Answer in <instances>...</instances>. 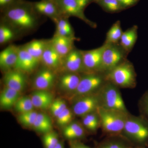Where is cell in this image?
I'll list each match as a JSON object with an SVG mask.
<instances>
[{
  "label": "cell",
  "instance_id": "cell-32",
  "mask_svg": "<svg viewBox=\"0 0 148 148\" xmlns=\"http://www.w3.org/2000/svg\"><path fill=\"white\" fill-rule=\"evenodd\" d=\"M15 110L20 114L34 110V108L31 98L23 97L19 98L14 105Z\"/></svg>",
  "mask_w": 148,
  "mask_h": 148
},
{
  "label": "cell",
  "instance_id": "cell-11",
  "mask_svg": "<svg viewBox=\"0 0 148 148\" xmlns=\"http://www.w3.org/2000/svg\"><path fill=\"white\" fill-rule=\"evenodd\" d=\"M63 66L66 72L79 74L85 73L82 50L75 47L63 58Z\"/></svg>",
  "mask_w": 148,
  "mask_h": 148
},
{
  "label": "cell",
  "instance_id": "cell-25",
  "mask_svg": "<svg viewBox=\"0 0 148 148\" xmlns=\"http://www.w3.org/2000/svg\"><path fill=\"white\" fill-rule=\"evenodd\" d=\"M56 25L54 35L75 38V32L68 18L61 16L53 21Z\"/></svg>",
  "mask_w": 148,
  "mask_h": 148
},
{
  "label": "cell",
  "instance_id": "cell-5",
  "mask_svg": "<svg viewBox=\"0 0 148 148\" xmlns=\"http://www.w3.org/2000/svg\"><path fill=\"white\" fill-rule=\"evenodd\" d=\"M119 88L106 81L98 91L101 107L105 109L129 112Z\"/></svg>",
  "mask_w": 148,
  "mask_h": 148
},
{
  "label": "cell",
  "instance_id": "cell-30",
  "mask_svg": "<svg viewBox=\"0 0 148 148\" xmlns=\"http://www.w3.org/2000/svg\"><path fill=\"white\" fill-rule=\"evenodd\" d=\"M16 30L6 23L2 24L0 26V44H5L16 38Z\"/></svg>",
  "mask_w": 148,
  "mask_h": 148
},
{
  "label": "cell",
  "instance_id": "cell-23",
  "mask_svg": "<svg viewBox=\"0 0 148 148\" xmlns=\"http://www.w3.org/2000/svg\"><path fill=\"white\" fill-rule=\"evenodd\" d=\"M31 99L34 107L41 110L47 108L53 102V96L47 90H36L32 94Z\"/></svg>",
  "mask_w": 148,
  "mask_h": 148
},
{
  "label": "cell",
  "instance_id": "cell-29",
  "mask_svg": "<svg viewBox=\"0 0 148 148\" xmlns=\"http://www.w3.org/2000/svg\"><path fill=\"white\" fill-rule=\"evenodd\" d=\"M123 32L119 20L116 21L110 28L106 34V40L104 43L106 44H118Z\"/></svg>",
  "mask_w": 148,
  "mask_h": 148
},
{
  "label": "cell",
  "instance_id": "cell-35",
  "mask_svg": "<svg viewBox=\"0 0 148 148\" xmlns=\"http://www.w3.org/2000/svg\"><path fill=\"white\" fill-rule=\"evenodd\" d=\"M140 116L148 121V89L144 92L138 101Z\"/></svg>",
  "mask_w": 148,
  "mask_h": 148
},
{
  "label": "cell",
  "instance_id": "cell-16",
  "mask_svg": "<svg viewBox=\"0 0 148 148\" xmlns=\"http://www.w3.org/2000/svg\"><path fill=\"white\" fill-rule=\"evenodd\" d=\"M18 47L10 45L6 47L0 53V67L1 69L8 71L14 68L18 56Z\"/></svg>",
  "mask_w": 148,
  "mask_h": 148
},
{
  "label": "cell",
  "instance_id": "cell-19",
  "mask_svg": "<svg viewBox=\"0 0 148 148\" xmlns=\"http://www.w3.org/2000/svg\"><path fill=\"white\" fill-rule=\"evenodd\" d=\"M63 134L64 137L70 141H80L85 137L86 131L82 124L73 121L65 126Z\"/></svg>",
  "mask_w": 148,
  "mask_h": 148
},
{
  "label": "cell",
  "instance_id": "cell-45",
  "mask_svg": "<svg viewBox=\"0 0 148 148\" xmlns=\"http://www.w3.org/2000/svg\"><path fill=\"white\" fill-rule=\"evenodd\" d=\"M147 148H148V145L147 146Z\"/></svg>",
  "mask_w": 148,
  "mask_h": 148
},
{
  "label": "cell",
  "instance_id": "cell-24",
  "mask_svg": "<svg viewBox=\"0 0 148 148\" xmlns=\"http://www.w3.org/2000/svg\"><path fill=\"white\" fill-rule=\"evenodd\" d=\"M19 95L20 92L5 86L0 95L1 106L5 109L11 108L19 99Z\"/></svg>",
  "mask_w": 148,
  "mask_h": 148
},
{
  "label": "cell",
  "instance_id": "cell-4",
  "mask_svg": "<svg viewBox=\"0 0 148 148\" xmlns=\"http://www.w3.org/2000/svg\"><path fill=\"white\" fill-rule=\"evenodd\" d=\"M105 75L106 81L119 88L132 89L137 85V74L133 64L127 59Z\"/></svg>",
  "mask_w": 148,
  "mask_h": 148
},
{
  "label": "cell",
  "instance_id": "cell-7",
  "mask_svg": "<svg viewBox=\"0 0 148 148\" xmlns=\"http://www.w3.org/2000/svg\"><path fill=\"white\" fill-rule=\"evenodd\" d=\"M105 44V43H104ZM102 58L101 73H107L127 59L128 53L118 44H106Z\"/></svg>",
  "mask_w": 148,
  "mask_h": 148
},
{
  "label": "cell",
  "instance_id": "cell-36",
  "mask_svg": "<svg viewBox=\"0 0 148 148\" xmlns=\"http://www.w3.org/2000/svg\"><path fill=\"white\" fill-rule=\"evenodd\" d=\"M74 114L73 111L67 108L56 117L57 123L61 126L68 125L73 121Z\"/></svg>",
  "mask_w": 148,
  "mask_h": 148
},
{
  "label": "cell",
  "instance_id": "cell-1",
  "mask_svg": "<svg viewBox=\"0 0 148 148\" xmlns=\"http://www.w3.org/2000/svg\"><path fill=\"white\" fill-rule=\"evenodd\" d=\"M2 12L4 22L16 32H30L38 26L39 14L32 2L16 0Z\"/></svg>",
  "mask_w": 148,
  "mask_h": 148
},
{
  "label": "cell",
  "instance_id": "cell-20",
  "mask_svg": "<svg viewBox=\"0 0 148 148\" xmlns=\"http://www.w3.org/2000/svg\"><path fill=\"white\" fill-rule=\"evenodd\" d=\"M81 77L80 74L66 72L59 78V86L62 90L73 93L77 89Z\"/></svg>",
  "mask_w": 148,
  "mask_h": 148
},
{
  "label": "cell",
  "instance_id": "cell-28",
  "mask_svg": "<svg viewBox=\"0 0 148 148\" xmlns=\"http://www.w3.org/2000/svg\"><path fill=\"white\" fill-rule=\"evenodd\" d=\"M82 118L83 125L89 132L95 133L101 127V121L97 111L88 114Z\"/></svg>",
  "mask_w": 148,
  "mask_h": 148
},
{
  "label": "cell",
  "instance_id": "cell-18",
  "mask_svg": "<svg viewBox=\"0 0 148 148\" xmlns=\"http://www.w3.org/2000/svg\"><path fill=\"white\" fill-rule=\"evenodd\" d=\"M41 61L47 67L53 71L63 66V58L53 47L50 40L43 53Z\"/></svg>",
  "mask_w": 148,
  "mask_h": 148
},
{
  "label": "cell",
  "instance_id": "cell-39",
  "mask_svg": "<svg viewBox=\"0 0 148 148\" xmlns=\"http://www.w3.org/2000/svg\"><path fill=\"white\" fill-rule=\"evenodd\" d=\"M70 148H91L86 145L80 141H70Z\"/></svg>",
  "mask_w": 148,
  "mask_h": 148
},
{
  "label": "cell",
  "instance_id": "cell-37",
  "mask_svg": "<svg viewBox=\"0 0 148 148\" xmlns=\"http://www.w3.org/2000/svg\"><path fill=\"white\" fill-rule=\"evenodd\" d=\"M67 108V105L65 102L61 99L53 101L49 107L51 112L53 116L56 117Z\"/></svg>",
  "mask_w": 148,
  "mask_h": 148
},
{
  "label": "cell",
  "instance_id": "cell-2",
  "mask_svg": "<svg viewBox=\"0 0 148 148\" xmlns=\"http://www.w3.org/2000/svg\"><path fill=\"white\" fill-rule=\"evenodd\" d=\"M121 135L133 147L148 145V121L141 116L128 115Z\"/></svg>",
  "mask_w": 148,
  "mask_h": 148
},
{
  "label": "cell",
  "instance_id": "cell-40",
  "mask_svg": "<svg viewBox=\"0 0 148 148\" xmlns=\"http://www.w3.org/2000/svg\"><path fill=\"white\" fill-rule=\"evenodd\" d=\"M16 1V0H0L1 10L3 11Z\"/></svg>",
  "mask_w": 148,
  "mask_h": 148
},
{
  "label": "cell",
  "instance_id": "cell-33",
  "mask_svg": "<svg viewBox=\"0 0 148 148\" xmlns=\"http://www.w3.org/2000/svg\"><path fill=\"white\" fill-rule=\"evenodd\" d=\"M42 141L44 148H54L60 141L58 134L52 131L43 135Z\"/></svg>",
  "mask_w": 148,
  "mask_h": 148
},
{
  "label": "cell",
  "instance_id": "cell-8",
  "mask_svg": "<svg viewBox=\"0 0 148 148\" xmlns=\"http://www.w3.org/2000/svg\"><path fill=\"white\" fill-rule=\"evenodd\" d=\"M98 91L75 98L72 108L75 115L82 117L98 110L101 107Z\"/></svg>",
  "mask_w": 148,
  "mask_h": 148
},
{
  "label": "cell",
  "instance_id": "cell-6",
  "mask_svg": "<svg viewBox=\"0 0 148 148\" xmlns=\"http://www.w3.org/2000/svg\"><path fill=\"white\" fill-rule=\"evenodd\" d=\"M106 82L105 75L101 73H84L77 89L72 93L73 99L98 92Z\"/></svg>",
  "mask_w": 148,
  "mask_h": 148
},
{
  "label": "cell",
  "instance_id": "cell-46",
  "mask_svg": "<svg viewBox=\"0 0 148 148\" xmlns=\"http://www.w3.org/2000/svg\"><path fill=\"white\" fill-rule=\"evenodd\" d=\"M132 147H130V148H132Z\"/></svg>",
  "mask_w": 148,
  "mask_h": 148
},
{
  "label": "cell",
  "instance_id": "cell-13",
  "mask_svg": "<svg viewBox=\"0 0 148 148\" xmlns=\"http://www.w3.org/2000/svg\"><path fill=\"white\" fill-rule=\"evenodd\" d=\"M56 79V75L53 70L46 67L40 70L36 75L34 86L38 90H47L53 86Z\"/></svg>",
  "mask_w": 148,
  "mask_h": 148
},
{
  "label": "cell",
  "instance_id": "cell-10",
  "mask_svg": "<svg viewBox=\"0 0 148 148\" xmlns=\"http://www.w3.org/2000/svg\"><path fill=\"white\" fill-rule=\"evenodd\" d=\"M106 47L104 43L100 47L92 50H82L85 73H101L103 54Z\"/></svg>",
  "mask_w": 148,
  "mask_h": 148
},
{
  "label": "cell",
  "instance_id": "cell-42",
  "mask_svg": "<svg viewBox=\"0 0 148 148\" xmlns=\"http://www.w3.org/2000/svg\"><path fill=\"white\" fill-rule=\"evenodd\" d=\"M54 148H65L64 143L61 141H59V143H58Z\"/></svg>",
  "mask_w": 148,
  "mask_h": 148
},
{
  "label": "cell",
  "instance_id": "cell-15",
  "mask_svg": "<svg viewBox=\"0 0 148 148\" xmlns=\"http://www.w3.org/2000/svg\"><path fill=\"white\" fill-rule=\"evenodd\" d=\"M6 86L21 92L24 90L27 80L23 72L14 69L8 71L4 77Z\"/></svg>",
  "mask_w": 148,
  "mask_h": 148
},
{
  "label": "cell",
  "instance_id": "cell-26",
  "mask_svg": "<svg viewBox=\"0 0 148 148\" xmlns=\"http://www.w3.org/2000/svg\"><path fill=\"white\" fill-rule=\"evenodd\" d=\"M132 145L121 135L107 137L97 148H129Z\"/></svg>",
  "mask_w": 148,
  "mask_h": 148
},
{
  "label": "cell",
  "instance_id": "cell-3",
  "mask_svg": "<svg viewBox=\"0 0 148 148\" xmlns=\"http://www.w3.org/2000/svg\"><path fill=\"white\" fill-rule=\"evenodd\" d=\"M97 112L104 135L107 137L121 135L129 112L107 110L101 107Z\"/></svg>",
  "mask_w": 148,
  "mask_h": 148
},
{
  "label": "cell",
  "instance_id": "cell-21",
  "mask_svg": "<svg viewBox=\"0 0 148 148\" xmlns=\"http://www.w3.org/2000/svg\"><path fill=\"white\" fill-rule=\"evenodd\" d=\"M138 38V27L134 25L123 32L119 45L127 53H129L134 47Z\"/></svg>",
  "mask_w": 148,
  "mask_h": 148
},
{
  "label": "cell",
  "instance_id": "cell-14",
  "mask_svg": "<svg viewBox=\"0 0 148 148\" xmlns=\"http://www.w3.org/2000/svg\"><path fill=\"white\" fill-rule=\"evenodd\" d=\"M33 7L39 15L48 16L55 21L61 16L55 2L49 0H41L32 3Z\"/></svg>",
  "mask_w": 148,
  "mask_h": 148
},
{
  "label": "cell",
  "instance_id": "cell-12",
  "mask_svg": "<svg viewBox=\"0 0 148 148\" xmlns=\"http://www.w3.org/2000/svg\"><path fill=\"white\" fill-rule=\"evenodd\" d=\"M40 62L23 46L18 47V58L14 69L23 73H31L36 69Z\"/></svg>",
  "mask_w": 148,
  "mask_h": 148
},
{
  "label": "cell",
  "instance_id": "cell-41",
  "mask_svg": "<svg viewBox=\"0 0 148 148\" xmlns=\"http://www.w3.org/2000/svg\"><path fill=\"white\" fill-rule=\"evenodd\" d=\"M76 1L80 7L84 10L90 3L94 2V0H76Z\"/></svg>",
  "mask_w": 148,
  "mask_h": 148
},
{
  "label": "cell",
  "instance_id": "cell-22",
  "mask_svg": "<svg viewBox=\"0 0 148 148\" xmlns=\"http://www.w3.org/2000/svg\"><path fill=\"white\" fill-rule=\"evenodd\" d=\"M49 42V40H34L23 47L34 58L41 62L43 53Z\"/></svg>",
  "mask_w": 148,
  "mask_h": 148
},
{
  "label": "cell",
  "instance_id": "cell-9",
  "mask_svg": "<svg viewBox=\"0 0 148 148\" xmlns=\"http://www.w3.org/2000/svg\"><path fill=\"white\" fill-rule=\"evenodd\" d=\"M55 2L61 16L68 18L71 16L77 17L92 28L97 27L96 23L86 17L84 10L80 7L76 0H56Z\"/></svg>",
  "mask_w": 148,
  "mask_h": 148
},
{
  "label": "cell",
  "instance_id": "cell-43",
  "mask_svg": "<svg viewBox=\"0 0 148 148\" xmlns=\"http://www.w3.org/2000/svg\"><path fill=\"white\" fill-rule=\"evenodd\" d=\"M131 148H148L147 147H132Z\"/></svg>",
  "mask_w": 148,
  "mask_h": 148
},
{
  "label": "cell",
  "instance_id": "cell-27",
  "mask_svg": "<svg viewBox=\"0 0 148 148\" xmlns=\"http://www.w3.org/2000/svg\"><path fill=\"white\" fill-rule=\"evenodd\" d=\"M33 127L37 132L44 135L52 131V122L47 115L38 113Z\"/></svg>",
  "mask_w": 148,
  "mask_h": 148
},
{
  "label": "cell",
  "instance_id": "cell-17",
  "mask_svg": "<svg viewBox=\"0 0 148 148\" xmlns=\"http://www.w3.org/2000/svg\"><path fill=\"white\" fill-rule=\"evenodd\" d=\"M77 38L54 35L50 42L58 54L64 58L75 48V41Z\"/></svg>",
  "mask_w": 148,
  "mask_h": 148
},
{
  "label": "cell",
  "instance_id": "cell-34",
  "mask_svg": "<svg viewBox=\"0 0 148 148\" xmlns=\"http://www.w3.org/2000/svg\"><path fill=\"white\" fill-rule=\"evenodd\" d=\"M38 114L34 110L20 114L18 116V120L25 126L33 127Z\"/></svg>",
  "mask_w": 148,
  "mask_h": 148
},
{
  "label": "cell",
  "instance_id": "cell-31",
  "mask_svg": "<svg viewBox=\"0 0 148 148\" xmlns=\"http://www.w3.org/2000/svg\"><path fill=\"white\" fill-rule=\"evenodd\" d=\"M94 3L108 13H117L123 10L117 0H94Z\"/></svg>",
  "mask_w": 148,
  "mask_h": 148
},
{
  "label": "cell",
  "instance_id": "cell-44",
  "mask_svg": "<svg viewBox=\"0 0 148 148\" xmlns=\"http://www.w3.org/2000/svg\"><path fill=\"white\" fill-rule=\"evenodd\" d=\"M49 1H52L55 2L56 0H49Z\"/></svg>",
  "mask_w": 148,
  "mask_h": 148
},
{
  "label": "cell",
  "instance_id": "cell-38",
  "mask_svg": "<svg viewBox=\"0 0 148 148\" xmlns=\"http://www.w3.org/2000/svg\"><path fill=\"white\" fill-rule=\"evenodd\" d=\"M123 10L134 6L138 3L139 0H117Z\"/></svg>",
  "mask_w": 148,
  "mask_h": 148
}]
</instances>
